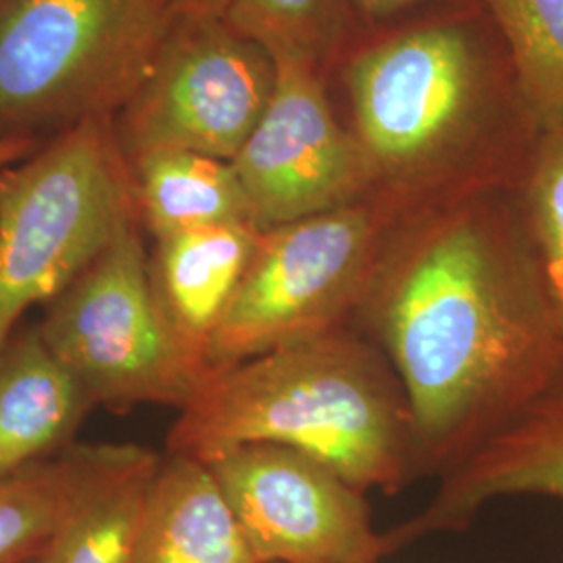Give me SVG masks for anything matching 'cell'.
<instances>
[{"label":"cell","mask_w":563,"mask_h":563,"mask_svg":"<svg viewBox=\"0 0 563 563\" xmlns=\"http://www.w3.org/2000/svg\"><path fill=\"white\" fill-rule=\"evenodd\" d=\"M353 325L411 405L422 476H443L563 374L514 188H481L395 223Z\"/></svg>","instance_id":"obj_1"},{"label":"cell","mask_w":563,"mask_h":563,"mask_svg":"<svg viewBox=\"0 0 563 563\" xmlns=\"http://www.w3.org/2000/svg\"><path fill=\"white\" fill-rule=\"evenodd\" d=\"M246 444L301 451L363 493L422 478L407 393L355 325L211 367L178 409L165 453L209 463Z\"/></svg>","instance_id":"obj_2"},{"label":"cell","mask_w":563,"mask_h":563,"mask_svg":"<svg viewBox=\"0 0 563 563\" xmlns=\"http://www.w3.org/2000/svg\"><path fill=\"white\" fill-rule=\"evenodd\" d=\"M349 92L376 195L405 213L514 188L541 139L486 120L499 86L478 41L457 25H423L372 46L351 65Z\"/></svg>","instance_id":"obj_3"},{"label":"cell","mask_w":563,"mask_h":563,"mask_svg":"<svg viewBox=\"0 0 563 563\" xmlns=\"http://www.w3.org/2000/svg\"><path fill=\"white\" fill-rule=\"evenodd\" d=\"M136 207L113 118H86L0 174V355L21 318L95 262Z\"/></svg>","instance_id":"obj_4"},{"label":"cell","mask_w":563,"mask_h":563,"mask_svg":"<svg viewBox=\"0 0 563 563\" xmlns=\"http://www.w3.org/2000/svg\"><path fill=\"white\" fill-rule=\"evenodd\" d=\"M176 21L165 0H0V136L115 118Z\"/></svg>","instance_id":"obj_5"},{"label":"cell","mask_w":563,"mask_h":563,"mask_svg":"<svg viewBox=\"0 0 563 563\" xmlns=\"http://www.w3.org/2000/svg\"><path fill=\"white\" fill-rule=\"evenodd\" d=\"M397 202L372 197L262 232L209 349V369L353 325L395 223Z\"/></svg>","instance_id":"obj_6"},{"label":"cell","mask_w":563,"mask_h":563,"mask_svg":"<svg viewBox=\"0 0 563 563\" xmlns=\"http://www.w3.org/2000/svg\"><path fill=\"white\" fill-rule=\"evenodd\" d=\"M142 230L134 207L38 323L90 405L118 413L141 405L180 409L205 376L163 318Z\"/></svg>","instance_id":"obj_7"},{"label":"cell","mask_w":563,"mask_h":563,"mask_svg":"<svg viewBox=\"0 0 563 563\" xmlns=\"http://www.w3.org/2000/svg\"><path fill=\"white\" fill-rule=\"evenodd\" d=\"M276 63L228 20H181L118 113L128 162L190 151L234 162L272 101Z\"/></svg>","instance_id":"obj_8"},{"label":"cell","mask_w":563,"mask_h":563,"mask_svg":"<svg viewBox=\"0 0 563 563\" xmlns=\"http://www.w3.org/2000/svg\"><path fill=\"white\" fill-rule=\"evenodd\" d=\"M207 465L260 563H380L395 553L365 493L311 455L246 444Z\"/></svg>","instance_id":"obj_9"},{"label":"cell","mask_w":563,"mask_h":563,"mask_svg":"<svg viewBox=\"0 0 563 563\" xmlns=\"http://www.w3.org/2000/svg\"><path fill=\"white\" fill-rule=\"evenodd\" d=\"M274 63L272 101L232 162L262 232L376 197L362 144L334 118L318 65Z\"/></svg>","instance_id":"obj_10"},{"label":"cell","mask_w":563,"mask_h":563,"mask_svg":"<svg viewBox=\"0 0 563 563\" xmlns=\"http://www.w3.org/2000/svg\"><path fill=\"white\" fill-rule=\"evenodd\" d=\"M499 497L563 501V374L537 401L444 472L430 504L390 528V537L402 549L432 532L462 530L484 505Z\"/></svg>","instance_id":"obj_11"},{"label":"cell","mask_w":563,"mask_h":563,"mask_svg":"<svg viewBox=\"0 0 563 563\" xmlns=\"http://www.w3.org/2000/svg\"><path fill=\"white\" fill-rule=\"evenodd\" d=\"M262 239L253 223L213 225L155 241L151 282L172 334L202 374L209 349Z\"/></svg>","instance_id":"obj_12"},{"label":"cell","mask_w":563,"mask_h":563,"mask_svg":"<svg viewBox=\"0 0 563 563\" xmlns=\"http://www.w3.org/2000/svg\"><path fill=\"white\" fill-rule=\"evenodd\" d=\"M90 409L38 325L20 330L0 355V478L71 446Z\"/></svg>","instance_id":"obj_13"},{"label":"cell","mask_w":563,"mask_h":563,"mask_svg":"<svg viewBox=\"0 0 563 563\" xmlns=\"http://www.w3.org/2000/svg\"><path fill=\"white\" fill-rule=\"evenodd\" d=\"M134 563H260L207 463L162 455Z\"/></svg>","instance_id":"obj_14"},{"label":"cell","mask_w":563,"mask_h":563,"mask_svg":"<svg viewBox=\"0 0 563 563\" xmlns=\"http://www.w3.org/2000/svg\"><path fill=\"white\" fill-rule=\"evenodd\" d=\"M130 165L142 228L155 241L213 225L253 223L232 162L190 151H157Z\"/></svg>","instance_id":"obj_15"},{"label":"cell","mask_w":563,"mask_h":563,"mask_svg":"<svg viewBox=\"0 0 563 563\" xmlns=\"http://www.w3.org/2000/svg\"><path fill=\"white\" fill-rule=\"evenodd\" d=\"M162 455L115 444L111 460L60 523L42 563H134L142 511Z\"/></svg>","instance_id":"obj_16"},{"label":"cell","mask_w":563,"mask_h":563,"mask_svg":"<svg viewBox=\"0 0 563 563\" xmlns=\"http://www.w3.org/2000/svg\"><path fill=\"white\" fill-rule=\"evenodd\" d=\"M115 444H74L0 478V563L38 560Z\"/></svg>","instance_id":"obj_17"},{"label":"cell","mask_w":563,"mask_h":563,"mask_svg":"<svg viewBox=\"0 0 563 563\" xmlns=\"http://www.w3.org/2000/svg\"><path fill=\"white\" fill-rule=\"evenodd\" d=\"M505 44L526 118L563 130V0H483Z\"/></svg>","instance_id":"obj_18"},{"label":"cell","mask_w":563,"mask_h":563,"mask_svg":"<svg viewBox=\"0 0 563 563\" xmlns=\"http://www.w3.org/2000/svg\"><path fill=\"white\" fill-rule=\"evenodd\" d=\"M514 197L563 341V130L539 139L514 186Z\"/></svg>","instance_id":"obj_19"},{"label":"cell","mask_w":563,"mask_h":563,"mask_svg":"<svg viewBox=\"0 0 563 563\" xmlns=\"http://www.w3.org/2000/svg\"><path fill=\"white\" fill-rule=\"evenodd\" d=\"M225 20L274 60L318 65L339 32L341 0H234Z\"/></svg>","instance_id":"obj_20"},{"label":"cell","mask_w":563,"mask_h":563,"mask_svg":"<svg viewBox=\"0 0 563 563\" xmlns=\"http://www.w3.org/2000/svg\"><path fill=\"white\" fill-rule=\"evenodd\" d=\"M181 20H225L234 0H165Z\"/></svg>","instance_id":"obj_21"},{"label":"cell","mask_w":563,"mask_h":563,"mask_svg":"<svg viewBox=\"0 0 563 563\" xmlns=\"http://www.w3.org/2000/svg\"><path fill=\"white\" fill-rule=\"evenodd\" d=\"M36 148V139L32 134H7L0 136V174L11 165L27 159Z\"/></svg>","instance_id":"obj_22"},{"label":"cell","mask_w":563,"mask_h":563,"mask_svg":"<svg viewBox=\"0 0 563 563\" xmlns=\"http://www.w3.org/2000/svg\"><path fill=\"white\" fill-rule=\"evenodd\" d=\"M355 2L367 18H388L423 0H355Z\"/></svg>","instance_id":"obj_23"},{"label":"cell","mask_w":563,"mask_h":563,"mask_svg":"<svg viewBox=\"0 0 563 563\" xmlns=\"http://www.w3.org/2000/svg\"><path fill=\"white\" fill-rule=\"evenodd\" d=\"M30 563H42V558H38V560H34V562H30Z\"/></svg>","instance_id":"obj_24"}]
</instances>
